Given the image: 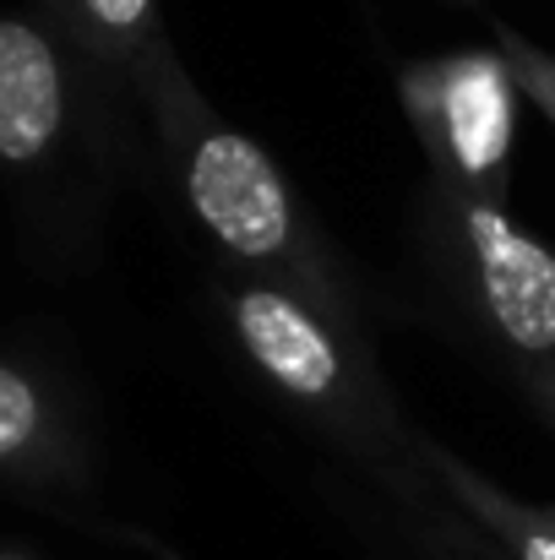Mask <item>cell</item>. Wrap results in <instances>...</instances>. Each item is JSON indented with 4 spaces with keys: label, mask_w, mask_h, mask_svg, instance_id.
Listing matches in <instances>:
<instances>
[{
    "label": "cell",
    "mask_w": 555,
    "mask_h": 560,
    "mask_svg": "<svg viewBox=\"0 0 555 560\" xmlns=\"http://www.w3.org/2000/svg\"><path fill=\"white\" fill-rule=\"evenodd\" d=\"M71 474V435L44 375L0 360V479L55 485Z\"/></svg>",
    "instance_id": "obj_7"
},
{
    "label": "cell",
    "mask_w": 555,
    "mask_h": 560,
    "mask_svg": "<svg viewBox=\"0 0 555 560\" xmlns=\"http://www.w3.org/2000/svg\"><path fill=\"white\" fill-rule=\"evenodd\" d=\"M452 218L490 332L555 419V250L512 218L507 201H452Z\"/></svg>",
    "instance_id": "obj_4"
},
{
    "label": "cell",
    "mask_w": 555,
    "mask_h": 560,
    "mask_svg": "<svg viewBox=\"0 0 555 560\" xmlns=\"http://www.w3.org/2000/svg\"><path fill=\"white\" fill-rule=\"evenodd\" d=\"M229 327L245 360L316 424L375 457L403 446L392 402L370 371L366 349L355 343L344 305H322L289 283L251 278L229 294Z\"/></svg>",
    "instance_id": "obj_2"
},
{
    "label": "cell",
    "mask_w": 555,
    "mask_h": 560,
    "mask_svg": "<svg viewBox=\"0 0 555 560\" xmlns=\"http://www.w3.org/2000/svg\"><path fill=\"white\" fill-rule=\"evenodd\" d=\"M490 33H496V55L507 60L518 93H523V98H529V104L555 126V55L551 49H540L529 33H518L512 22H490Z\"/></svg>",
    "instance_id": "obj_9"
},
{
    "label": "cell",
    "mask_w": 555,
    "mask_h": 560,
    "mask_svg": "<svg viewBox=\"0 0 555 560\" xmlns=\"http://www.w3.org/2000/svg\"><path fill=\"white\" fill-rule=\"evenodd\" d=\"M44 27L88 66L137 82L142 60L164 44L159 0H38Z\"/></svg>",
    "instance_id": "obj_8"
},
{
    "label": "cell",
    "mask_w": 555,
    "mask_h": 560,
    "mask_svg": "<svg viewBox=\"0 0 555 560\" xmlns=\"http://www.w3.org/2000/svg\"><path fill=\"white\" fill-rule=\"evenodd\" d=\"M137 93L153 109V126L181 175L185 207L207 229V240L240 267H262L267 283H289L322 305H338V278L322 267L316 234L305 229V212L284 170L267 159L262 142L234 131L196 93L170 38L142 60Z\"/></svg>",
    "instance_id": "obj_1"
},
{
    "label": "cell",
    "mask_w": 555,
    "mask_h": 560,
    "mask_svg": "<svg viewBox=\"0 0 555 560\" xmlns=\"http://www.w3.org/2000/svg\"><path fill=\"white\" fill-rule=\"evenodd\" d=\"M71 120L66 44L38 16H0V164H44Z\"/></svg>",
    "instance_id": "obj_5"
},
{
    "label": "cell",
    "mask_w": 555,
    "mask_h": 560,
    "mask_svg": "<svg viewBox=\"0 0 555 560\" xmlns=\"http://www.w3.org/2000/svg\"><path fill=\"white\" fill-rule=\"evenodd\" d=\"M397 98L447 201H507L523 93L496 49L414 60L397 71Z\"/></svg>",
    "instance_id": "obj_3"
},
{
    "label": "cell",
    "mask_w": 555,
    "mask_h": 560,
    "mask_svg": "<svg viewBox=\"0 0 555 560\" xmlns=\"http://www.w3.org/2000/svg\"><path fill=\"white\" fill-rule=\"evenodd\" d=\"M414 457L430 468L441 495L501 550L507 560H555V506L518 501L496 479H485L469 457H458L441 441H414Z\"/></svg>",
    "instance_id": "obj_6"
}]
</instances>
